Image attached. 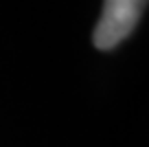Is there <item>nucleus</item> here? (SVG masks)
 Segmentation results:
<instances>
[{"label":"nucleus","instance_id":"1","mask_svg":"<svg viewBox=\"0 0 149 147\" xmlns=\"http://www.w3.org/2000/svg\"><path fill=\"white\" fill-rule=\"evenodd\" d=\"M147 0H103V11L94 27V46L112 51L136 29Z\"/></svg>","mask_w":149,"mask_h":147}]
</instances>
